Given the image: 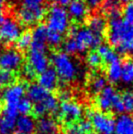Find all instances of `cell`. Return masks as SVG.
I'll use <instances>...</instances> for the list:
<instances>
[{
	"label": "cell",
	"mask_w": 133,
	"mask_h": 134,
	"mask_svg": "<svg viewBox=\"0 0 133 134\" xmlns=\"http://www.w3.org/2000/svg\"><path fill=\"white\" fill-rule=\"evenodd\" d=\"M23 55L18 49L8 48L0 54V69L13 72L21 68L23 64Z\"/></svg>",
	"instance_id": "obj_8"
},
{
	"label": "cell",
	"mask_w": 133,
	"mask_h": 134,
	"mask_svg": "<svg viewBox=\"0 0 133 134\" xmlns=\"http://www.w3.org/2000/svg\"><path fill=\"white\" fill-rule=\"evenodd\" d=\"M63 48H64V52L67 55L78 53V49H77V45L75 40L72 37H69L63 44Z\"/></svg>",
	"instance_id": "obj_34"
},
{
	"label": "cell",
	"mask_w": 133,
	"mask_h": 134,
	"mask_svg": "<svg viewBox=\"0 0 133 134\" xmlns=\"http://www.w3.org/2000/svg\"><path fill=\"white\" fill-rule=\"evenodd\" d=\"M112 109H113L116 113H118V114H122V113L125 112L124 106H123V103H122V101H121L120 96L118 95L117 98L115 99V100H114V102H113V105H112Z\"/></svg>",
	"instance_id": "obj_37"
},
{
	"label": "cell",
	"mask_w": 133,
	"mask_h": 134,
	"mask_svg": "<svg viewBox=\"0 0 133 134\" xmlns=\"http://www.w3.org/2000/svg\"><path fill=\"white\" fill-rule=\"evenodd\" d=\"M119 3H130L131 0H118Z\"/></svg>",
	"instance_id": "obj_44"
},
{
	"label": "cell",
	"mask_w": 133,
	"mask_h": 134,
	"mask_svg": "<svg viewBox=\"0 0 133 134\" xmlns=\"http://www.w3.org/2000/svg\"><path fill=\"white\" fill-rule=\"evenodd\" d=\"M82 114L83 109L76 101H62L59 106V117L63 121L67 123H73L76 120H79Z\"/></svg>",
	"instance_id": "obj_11"
},
{
	"label": "cell",
	"mask_w": 133,
	"mask_h": 134,
	"mask_svg": "<svg viewBox=\"0 0 133 134\" xmlns=\"http://www.w3.org/2000/svg\"><path fill=\"white\" fill-rule=\"evenodd\" d=\"M47 11L45 7H40L37 8H28L22 5L18 10V21L25 26H32L37 22L42 20L46 16Z\"/></svg>",
	"instance_id": "obj_10"
},
{
	"label": "cell",
	"mask_w": 133,
	"mask_h": 134,
	"mask_svg": "<svg viewBox=\"0 0 133 134\" xmlns=\"http://www.w3.org/2000/svg\"><path fill=\"white\" fill-rule=\"evenodd\" d=\"M97 52L101 57L103 61L106 63L110 64L112 62H115L117 60H119V55L117 52L113 49L110 46L107 44H101L97 48Z\"/></svg>",
	"instance_id": "obj_23"
},
{
	"label": "cell",
	"mask_w": 133,
	"mask_h": 134,
	"mask_svg": "<svg viewBox=\"0 0 133 134\" xmlns=\"http://www.w3.org/2000/svg\"><path fill=\"white\" fill-rule=\"evenodd\" d=\"M65 134H84L81 128L79 126V123H71L67 128Z\"/></svg>",
	"instance_id": "obj_38"
},
{
	"label": "cell",
	"mask_w": 133,
	"mask_h": 134,
	"mask_svg": "<svg viewBox=\"0 0 133 134\" xmlns=\"http://www.w3.org/2000/svg\"><path fill=\"white\" fill-rule=\"evenodd\" d=\"M21 34V26L14 18H5L0 24V37L7 44L16 42Z\"/></svg>",
	"instance_id": "obj_6"
},
{
	"label": "cell",
	"mask_w": 133,
	"mask_h": 134,
	"mask_svg": "<svg viewBox=\"0 0 133 134\" xmlns=\"http://www.w3.org/2000/svg\"><path fill=\"white\" fill-rule=\"evenodd\" d=\"M78 123H79V126H80V128H81L84 134H89L91 132L93 128H92V125H91V122L89 121V120H81L80 122H78Z\"/></svg>",
	"instance_id": "obj_39"
},
{
	"label": "cell",
	"mask_w": 133,
	"mask_h": 134,
	"mask_svg": "<svg viewBox=\"0 0 133 134\" xmlns=\"http://www.w3.org/2000/svg\"><path fill=\"white\" fill-rule=\"evenodd\" d=\"M63 42V36L57 32L50 31L48 30V37H47V44L50 45L51 47H59Z\"/></svg>",
	"instance_id": "obj_32"
},
{
	"label": "cell",
	"mask_w": 133,
	"mask_h": 134,
	"mask_svg": "<svg viewBox=\"0 0 133 134\" xmlns=\"http://www.w3.org/2000/svg\"><path fill=\"white\" fill-rule=\"evenodd\" d=\"M115 131L117 134H133V116L121 114L115 120Z\"/></svg>",
	"instance_id": "obj_18"
},
{
	"label": "cell",
	"mask_w": 133,
	"mask_h": 134,
	"mask_svg": "<svg viewBox=\"0 0 133 134\" xmlns=\"http://www.w3.org/2000/svg\"><path fill=\"white\" fill-rule=\"evenodd\" d=\"M32 43V34L30 31L22 32L20 37L16 42V49L18 51H24V50L29 49Z\"/></svg>",
	"instance_id": "obj_27"
},
{
	"label": "cell",
	"mask_w": 133,
	"mask_h": 134,
	"mask_svg": "<svg viewBox=\"0 0 133 134\" xmlns=\"http://www.w3.org/2000/svg\"><path fill=\"white\" fill-rule=\"evenodd\" d=\"M27 65L35 71V73H42L48 69L49 59L48 58L47 49L29 48L27 53Z\"/></svg>",
	"instance_id": "obj_7"
},
{
	"label": "cell",
	"mask_w": 133,
	"mask_h": 134,
	"mask_svg": "<svg viewBox=\"0 0 133 134\" xmlns=\"http://www.w3.org/2000/svg\"><path fill=\"white\" fill-rule=\"evenodd\" d=\"M87 116L90 119L92 128L100 134H112L115 131V120L104 112L89 110Z\"/></svg>",
	"instance_id": "obj_5"
},
{
	"label": "cell",
	"mask_w": 133,
	"mask_h": 134,
	"mask_svg": "<svg viewBox=\"0 0 133 134\" xmlns=\"http://www.w3.org/2000/svg\"><path fill=\"white\" fill-rule=\"evenodd\" d=\"M123 19L133 25V3H128L123 9Z\"/></svg>",
	"instance_id": "obj_35"
},
{
	"label": "cell",
	"mask_w": 133,
	"mask_h": 134,
	"mask_svg": "<svg viewBox=\"0 0 133 134\" xmlns=\"http://www.w3.org/2000/svg\"><path fill=\"white\" fill-rule=\"evenodd\" d=\"M57 109V99L52 94H49L45 99L36 103L33 106V113L35 116L45 117L48 113L55 112Z\"/></svg>",
	"instance_id": "obj_12"
},
{
	"label": "cell",
	"mask_w": 133,
	"mask_h": 134,
	"mask_svg": "<svg viewBox=\"0 0 133 134\" xmlns=\"http://www.w3.org/2000/svg\"><path fill=\"white\" fill-rule=\"evenodd\" d=\"M15 80V76L13 72L0 69V87H8L13 84Z\"/></svg>",
	"instance_id": "obj_33"
},
{
	"label": "cell",
	"mask_w": 133,
	"mask_h": 134,
	"mask_svg": "<svg viewBox=\"0 0 133 134\" xmlns=\"http://www.w3.org/2000/svg\"><path fill=\"white\" fill-rule=\"evenodd\" d=\"M23 73H24V76H25L26 79H27V80H32L34 77L36 76L35 71H34L28 65H27L25 68H24Z\"/></svg>",
	"instance_id": "obj_41"
},
{
	"label": "cell",
	"mask_w": 133,
	"mask_h": 134,
	"mask_svg": "<svg viewBox=\"0 0 133 134\" xmlns=\"http://www.w3.org/2000/svg\"><path fill=\"white\" fill-rule=\"evenodd\" d=\"M1 46H2V39H1V37H0V48H1Z\"/></svg>",
	"instance_id": "obj_45"
},
{
	"label": "cell",
	"mask_w": 133,
	"mask_h": 134,
	"mask_svg": "<svg viewBox=\"0 0 133 134\" xmlns=\"http://www.w3.org/2000/svg\"><path fill=\"white\" fill-rule=\"evenodd\" d=\"M50 1H51L54 5L64 7H67L68 4L70 3L72 0H50Z\"/></svg>",
	"instance_id": "obj_42"
},
{
	"label": "cell",
	"mask_w": 133,
	"mask_h": 134,
	"mask_svg": "<svg viewBox=\"0 0 133 134\" xmlns=\"http://www.w3.org/2000/svg\"><path fill=\"white\" fill-rule=\"evenodd\" d=\"M125 84L133 83V59L128 58L121 63V80Z\"/></svg>",
	"instance_id": "obj_25"
},
{
	"label": "cell",
	"mask_w": 133,
	"mask_h": 134,
	"mask_svg": "<svg viewBox=\"0 0 133 134\" xmlns=\"http://www.w3.org/2000/svg\"><path fill=\"white\" fill-rule=\"evenodd\" d=\"M102 58L97 51H90L87 56V63L92 69H98L102 64Z\"/></svg>",
	"instance_id": "obj_30"
},
{
	"label": "cell",
	"mask_w": 133,
	"mask_h": 134,
	"mask_svg": "<svg viewBox=\"0 0 133 134\" xmlns=\"http://www.w3.org/2000/svg\"><path fill=\"white\" fill-rule=\"evenodd\" d=\"M118 94L112 86H107L97 98V106L102 111L112 109V105Z\"/></svg>",
	"instance_id": "obj_14"
},
{
	"label": "cell",
	"mask_w": 133,
	"mask_h": 134,
	"mask_svg": "<svg viewBox=\"0 0 133 134\" xmlns=\"http://www.w3.org/2000/svg\"><path fill=\"white\" fill-rule=\"evenodd\" d=\"M69 37L75 40L78 53H84L89 48H98L102 42V36L93 33L89 27H78L76 25L68 28Z\"/></svg>",
	"instance_id": "obj_2"
},
{
	"label": "cell",
	"mask_w": 133,
	"mask_h": 134,
	"mask_svg": "<svg viewBox=\"0 0 133 134\" xmlns=\"http://www.w3.org/2000/svg\"><path fill=\"white\" fill-rule=\"evenodd\" d=\"M51 62L53 69L57 72L59 79L64 82H69L76 79L78 74V68L70 58L69 55L65 52H57L52 55Z\"/></svg>",
	"instance_id": "obj_3"
},
{
	"label": "cell",
	"mask_w": 133,
	"mask_h": 134,
	"mask_svg": "<svg viewBox=\"0 0 133 134\" xmlns=\"http://www.w3.org/2000/svg\"><path fill=\"white\" fill-rule=\"evenodd\" d=\"M46 26L48 30L63 35L70 27L69 16L65 7L53 5L46 15Z\"/></svg>",
	"instance_id": "obj_4"
},
{
	"label": "cell",
	"mask_w": 133,
	"mask_h": 134,
	"mask_svg": "<svg viewBox=\"0 0 133 134\" xmlns=\"http://www.w3.org/2000/svg\"><path fill=\"white\" fill-rule=\"evenodd\" d=\"M48 28L45 24H38L34 27L32 34V43L30 48L47 49V37H48Z\"/></svg>",
	"instance_id": "obj_15"
},
{
	"label": "cell",
	"mask_w": 133,
	"mask_h": 134,
	"mask_svg": "<svg viewBox=\"0 0 133 134\" xmlns=\"http://www.w3.org/2000/svg\"><path fill=\"white\" fill-rule=\"evenodd\" d=\"M59 81V76L53 68H48L44 72L40 73L38 77V84L48 91L55 90L57 87Z\"/></svg>",
	"instance_id": "obj_16"
},
{
	"label": "cell",
	"mask_w": 133,
	"mask_h": 134,
	"mask_svg": "<svg viewBox=\"0 0 133 134\" xmlns=\"http://www.w3.org/2000/svg\"><path fill=\"white\" fill-rule=\"evenodd\" d=\"M16 119L4 116L0 119V134H13L16 131Z\"/></svg>",
	"instance_id": "obj_26"
},
{
	"label": "cell",
	"mask_w": 133,
	"mask_h": 134,
	"mask_svg": "<svg viewBox=\"0 0 133 134\" xmlns=\"http://www.w3.org/2000/svg\"><path fill=\"white\" fill-rule=\"evenodd\" d=\"M120 99L124 106L125 112H127L128 114L133 112V91L131 90L125 91L120 96Z\"/></svg>",
	"instance_id": "obj_29"
},
{
	"label": "cell",
	"mask_w": 133,
	"mask_h": 134,
	"mask_svg": "<svg viewBox=\"0 0 133 134\" xmlns=\"http://www.w3.org/2000/svg\"><path fill=\"white\" fill-rule=\"evenodd\" d=\"M59 99L62 101L70 100V92L67 90H63L59 93Z\"/></svg>",
	"instance_id": "obj_43"
},
{
	"label": "cell",
	"mask_w": 133,
	"mask_h": 134,
	"mask_svg": "<svg viewBox=\"0 0 133 134\" xmlns=\"http://www.w3.org/2000/svg\"><path fill=\"white\" fill-rule=\"evenodd\" d=\"M85 4L87 5L88 8L90 9H97L99 7H100L103 0H85Z\"/></svg>",
	"instance_id": "obj_40"
},
{
	"label": "cell",
	"mask_w": 133,
	"mask_h": 134,
	"mask_svg": "<svg viewBox=\"0 0 133 134\" xmlns=\"http://www.w3.org/2000/svg\"><path fill=\"white\" fill-rule=\"evenodd\" d=\"M107 78L111 83H117L121 80V62L119 60L108 64Z\"/></svg>",
	"instance_id": "obj_24"
},
{
	"label": "cell",
	"mask_w": 133,
	"mask_h": 134,
	"mask_svg": "<svg viewBox=\"0 0 133 134\" xmlns=\"http://www.w3.org/2000/svg\"><path fill=\"white\" fill-rule=\"evenodd\" d=\"M0 111H1V104H0Z\"/></svg>",
	"instance_id": "obj_46"
},
{
	"label": "cell",
	"mask_w": 133,
	"mask_h": 134,
	"mask_svg": "<svg viewBox=\"0 0 133 134\" xmlns=\"http://www.w3.org/2000/svg\"><path fill=\"white\" fill-rule=\"evenodd\" d=\"M101 8L109 19L121 18L120 3L118 0H103Z\"/></svg>",
	"instance_id": "obj_22"
},
{
	"label": "cell",
	"mask_w": 133,
	"mask_h": 134,
	"mask_svg": "<svg viewBox=\"0 0 133 134\" xmlns=\"http://www.w3.org/2000/svg\"><path fill=\"white\" fill-rule=\"evenodd\" d=\"M36 128H37V124L35 120L29 115H22L16 119V134H33L36 131Z\"/></svg>",
	"instance_id": "obj_17"
},
{
	"label": "cell",
	"mask_w": 133,
	"mask_h": 134,
	"mask_svg": "<svg viewBox=\"0 0 133 134\" xmlns=\"http://www.w3.org/2000/svg\"><path fill=\"white\" fill-rule=\"evenodd\" d=\"M38 134H59L57 123L49 117H42L37 123Z\"/></svg>",
	"instance_id": "obj_19"
},
{
	"label": "cell",
	"mask_w": 133,
	"mask_h": 134,
	"mask_svg": "<svg viewBox=\"0 0 133 134\" xmlns=\"http://www.w3.org/2000/svg\"><path fill=\"white\" fill-rule=\"evenodd\" d=\"M26 90L27 88L23 83H13L7 87L3 92V99L5 108L16 109L18 102L23 99Z\"/></svg>",
	"instance_id": "obj_9"
},
{
	"label": "cell",
	"mask_w": 133,
	"mask_h": 134,
	"mask_svg": "<svg viewBox=\"0 0 133 134\" xmlns=\"http://www.w3.org/2000/svg\"><path fill=\"white\" fill-rule=\"evenodd\" d=\"M18 112L22 115H28L33 110L32 102L27 98H23L16 106Z\"/></svg>",
	"instance_id": "obj_31"
},
{
	"label": "cell",
	"mask_w": 133,
	"mask_h": 134,
	"mask_svg": "<svg viewBox=\"0 0 133 134\" xmlns=\"http://www.w3.org/2000/svg\"><path fill=\"white\" fill-rule=\"evenodd\" d=\"M107 39L120 54L133 53V25L121 18L109 19Z\"/></svg>",
	"instance_id": "obj_1"
},
{
	"label": "cell",
	"mask_w": 133,
	"mask_h": 134,
	"mask_svg": "<svg viewBox=\"0 0 133 134\" xmlns=\"http://www.w3.org/2000/svg\"><path fill=\"white\" fill-rule=\"evenodd\" d=\"M45 0H22L23 7L28 8H37V7H44Z\"/></svg>",
	"instance_id": "obj_36"
},
{
	"label": "cell",
	"mask_w": 133,
	"mask_h": 134,
	"mask_svg": "<svg viewBox=\"0 0 133 134\" xmlns=\"http://www.w3.org/2000/svg\"><path fill=\"white\" fill-rule=\"evenodd\" d=\"M68 16L76 22H81L87 18L89 8L83 0H72L67 5Z\"/></svg>",
	"instance_id": "obj_13"
},
{
	"label": "cell",
	"mask_w": 133,
	"mask_h": 134,
	"mask_svg": "<svg viewBox=\"0 0 133 134\" xmlns=\"http://www.w3.org/2000/svg\"><path fill=\"white\" fill-rule=\"evenodd\" d=\"M88 27L93 33L102 36L107 29V22L101 15L95 14L88 18Z\"/></svg>",
	"instance_id": "obj_21"
},
{
	"label": "cell",
	"mask_w": 133,
	"mask_h": 134,
	"mask_svg": "<svg viewBox=\"0 0 133 134\" xmlns=\"http://www.w3.org/2000/svg\"><path fill=\"white\" fill-rule=\"evenodd\" d=\"M27 97H28L27 99L31 102L35 103V104L42 101L43 99H45L50 94L49 91L45 90L39 84H31L27 88Z\"/></svg>",
	"instance_id": "obj_20"
},
{
	"label": "cell",
	"mask_w": 133,
	"mask_h": 134,
	"mask_svg": "<svg viewBox=\"0 0 133 134\" xmlns=\"http://www.w3.org/2000/svg\"><path fill=\"white\" fill-rule=\"evenodd\" d=\"M107 87V80L103 76H96L91 80L89 88L92 93H100Z\"/></svg>",
	"instance_id": "obj_28"
}]
</instances>
